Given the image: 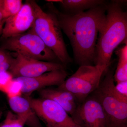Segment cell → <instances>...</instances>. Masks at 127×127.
Returning a JSON list of instances; mask_svg holds the SVG:
<instances>
[{
  "instance_id": "obj_22",
  "label": "cell",
  "mask_w": 127,
  "mask_h": 127,
  "mask_svg": "<svg viewBox=\"0 0 127 127\" xmlns=\"http://www.w3.org/2000/svg\"><path fill=\"white\" fill-rule=\"evenodd\" d=\"M3 0H0V25L5 19L3 17L2 12V5H3Z\"/></svg>"
},
{
  "instance_id": "obj_3",
  "label": "cell",
  "mask_w": 127,
  "mask_h": 127,
  "mask_svg": "<svg viewBox=\"0 0 127 127\" xmlns=\"http://www.w3.org/2000/svg\"><path fill=\"white\" fill-rule=\"evenodd\" d=\"M114 71L110 65L104 72V79L92 95L98 100L106 115L108 127H121L127 125V97L116 89Z\"/></svg>"
},
{
  "instance_id": "obj_15",
  "label": "cell",
  "mask_w": 127,
  "mask_h": 127,
  "mask_svg": "<svg viewBox=\"0 0 127 127\" xmlns=\"http://www.w3.org/2000/svg\"><path fill=\"white\" fill-rule=\"evenodd\" d=\"M119 58L117 66L114 74L116 82L127 81V48L123 46L117 51Z\"/></svg>"
},
{
  "instance_id": "obj_18",
  "label": "cell",
  "mask_w": 127,
  "mask_h": 127,
  "mask_svg": "<svg viewBox=\"0 0 127 127\" xmlns=\"http://www.w3.org/2000/svg\"><path fill=\"white\" fill-rule=\"evenodd\" d=\"M14 59L9 51L0 47V75L9 71Z\"/></svg>"
},
{
  "instance_id": "obj_10",
  "label": "cell",
  "mask_w": 127,
  "mask_h": 127,
  "mask_svg": "<svg viewBox=\"0 0 127 127\" xmlns=\"http://www.w3.org/2000/svg\"><path fill=\"white\" fill-rule=\"evenodd\" d=\"M35 17L31 1H26L17 14L6 19L1 36V40L23 34L31 30Z\"/></svg>"
},
{
  "instance_id": "obj_24",
  "label": "cell",
  "mask_w": 127,
  "mask_h": 127,
  "mask_svg": "<svg viewBox=\"0 0 127 127\" xmlns=\"http://www.w3.org/2000/svg\"><path fill=\"white\" fill-rule=\"evenodd\" d=\"M80 127V126H78V125H77V124H76V125H73V126H71V127Z\"/></svg>"
},
{
  "instance_id": "obj_8",
  "label": "cell",
  "mask_w": 127,
  "mask_h": 127,
  "mask_svg": "<svg viewBox=\"0 0 127 127\" xmlns=\"http://www.w3.org/2000/svg\"><path fill=\"white\" fill-rule=\"evenodd\" d=\"M14 59L8 72L13 78L33 77L45 73L65 69L66 66L54 62L42 61L13 53Z\"/></svg>"
},
{
  "instance_id": "obj_13",
  "label": "cell",
  "mask_w": 127,
  "mask_h": 127,
  "mask_svg": "<svg viewBox=\"0 0 127 127\" xmlns=\"http://www.w3.org/2000/svg\"><path fill=\"white\" fill-rule=\"evenodd\" d=\"M12 111L17 115L27 119L26 125L30 127H42L40 120L26 97L22 96L8 98Z\"/></svg>"
},
{
  "instance_id": "obj_23",
  "label": "cell",
  "mask_w": 127,
  "mask_h": 127,
  "mask_svg": "<svg viewBox=\"0 0 127 127\" xmlns=\"http://www.w3.org/2000/svg\"><path fill=\"white\" fill-rule=\"evenodd\" d=\"M5 19L0 25V36H1V34H2V29H3V26H4V24L5 23Z\"/></svg>"
},
{
  "instance_id": "obj_25",
  "label": "cell",
  "mask_w": 127,
  "mask_h": 127,
  "mask_svg": "<svg viewBox=\"0 0 127 127\" xmlns=\"http://www.w3.org/2000/svg\"><path fill=\"white\" fill-rule=\"evenodd\" d=\"M127 127V125H125V126H123V127Z\"/></svg>"
},
{
  "instance_id": "obj_16",
  "label": "cell",
  "mask_w": 127,
  "mask_h": 127,
  "mask_svg": "<svg viewBox=\"0 0 127 127\" xmlns=\"http://www.w3.org/2000/svg\"><path fill=\"white\" fill-rule=\"evenodd\" d=\"M22 0H3L2 12L4 19L16 15L23 5Z\"/></svg>"
},
{
  "instance_id": "obj_19",
  "label": "cell",
  "mask_w": 127,
  "mask_h": 127,
  "mask_svg": "<svg viewBox=\"0 0 127 127\" xmlns=\"http://www.w3.org/2000/svg\"><path fill=\"white\" fill-rule=\"evenodd\" d=\"M4 93L6 95L7 98L21 96L22 94L21 84L15 78H13Z\"/></svg>"
},
{
  "instance_id": "obj_9",
  "label": "cell",
  "mask_w": 127,
  "mask_h": 127,
  "mask_svg": "<svg viewBox=\"0 0 127 127\" xmlns=\"http://www.w3.org/2000/svg\"><path fill=\"white\" fill-rule=\"evenodd\" d=\"M71 117L81 127H108L106 115L100 103L92 95L78 104Z\"/></svg>"
},
{
  "instance_id": "obj_14",
  "label": "cell",
  "mask_w": 127,
  "mask_h": 127,
  "mask_svg": "<svg viewBox=\"0 0 127 127\" xmlns=\"http://www.w3.org/2000/svg\"><path fill=\"white\" fill-rule=\"evenodd\" d=\"M103 0H61L60 4L68 14H79L108 3Z\"/></svg>"
},
{
  "instance_id": "obj_7",
  "label": "cell",
  "mask_w": 127,
  "mask_h": 127,
  "mask_svg": "<svg viewBox=\"0 0 127 127\" xmlns=\"http://www.w3.org/2000/svg\"><path fill=\"white\" fill-rule=\"evenodd\" d=\"M26 97L36 114L47 127H70L76 125L71 116L58 103L50 99Z\"/></svg>"
},
{
  "instance_id": "obj_5",
  "label": "cell",
  "mask_w": 127,
  "mask_h": 127,
  "mask_svg": "<svg viewBox=\"0 0 127 127\" xmlns=\"http://www.w3.org/2000/svg\"><path fill=\"white\" fill-rule=\"evenodd\" d=\"M2 41L0 47L8 51L39 61L61 63L55 53L31 29Z\"/></svg>"
},
{
  "instance_id": "obj_12",
  "label": "cell",
  "mask_w": 127,
  "mask_h": 127,
  "mask_svg": "<svg viewBox=\"0 0 127 127\" xmlns=\"http://www.w3.org/2000/svg\"><path fill=\"white\" fill-rule=\"evenodd\" d=\"M41 97L50 99L58 103L71 116L79 104L74 95L70 92L57 88H45L38 91Z\"/></svg>"
},
{
  "instance_id": "obj_21",
  "label": "cell",
  "mask_w": 127,
  "mask_h": 127,
  "mask_svg": "<svg viewBox=\"0 0 127 127\" xmlns=\"http://www.w3.org/2000/svg\"><path fill=\"white\" fill-rule=\"evenodd\" d=\"M115 87L119 93L127 97V81L117 83Z\"/></svg>"
},
{
  "instance_id": "obj_11",
  "label": "cell",
  "mask_w": 127,
  "mask_h": 127,
  "mask_svg": "<svg viewBox=\"0 0 127 127\" xmlns=\"http://www.w3.org/2000/svg\"><path fill=\"white\" fill-rule=\"evenodd\" d=\"M67 76L65 69H62L45 73L35 77H18L15 79L21 84L22 93L25 96H30L35 91H38L46 87H59L66 80Z\"/></svg>"
},
{
  "instance_id": "obj_4",
  "label": "cell",
  "mask_w": 127,
  "mask_h": 127,
  "mask_svg": "<svg viewBox=\"0 0 127 127\" xmlns=\"http://www.w3.org/2000/svg\"><path fill=\"white\" fill-rule=\"evenodd\" d=\"M30 1L35 15L31 30L55 53L61 63L66 66L72 62L55 15L50 11H44L35 1Z\"/></svg>"
},
{
  "instance_id": "obj_6",
  "label": "cell",
  "mask_w": 127,
  "mask_h": 127,
  "mask_svg": "<svg viewBox=\"0 0 127 127\" xmlns=\"http://www.w3.org/2000/svg\"><path fill=\"white\" fill-rule=\"evenodd\" d=\"M109 67L82 65L58 87L72 93L79 103L84 101L100 85L102 75Z\"/></svg>"
},
{
  "instance_id": "obj_20",
  "label": "cell",
  "mask_w": 127,
  "mask_h": 127,
  "mask_svg": "<svg viewBox=\"0 0 127 127\" xmlns=\"http://www.w3.org/2000/svg\"><path fill=\"white\" fill-rule=\"evenodd\" d=\"M12 79L13 78L8 72L0 75V92L4 93Z\"/></svg>"
},
{
  "instance_id": "obj_1",
  "label": "cell",
  "mask_w": 127,
  "mask_h": 127,
  "mask_svg": "<svg viewBox=\"0 0 127 127\" xmlns=\"http://www.w3.org/2000/svg\"><path fill=\"white\" fill-rule=\"evenodd\" d=\"M108 2L79 14L59 11L52 3L49 11L56 18L72 47L75 62L79 66L94 65L98 32L104 21Z\"/></svg>"
},
{
  "instance_id": "obj_2",
  "label": "cell",
  "mask_w": 127,
  "mask_h": 127,
  "mask_svg": "<svg viewBox=\"0 0 127 127\" xmlns=\"http://www.w3.org/2000/svg\"><path fill=\"white\" fill-rule=\"evenodd\" d=\"M126 2L112 0L108 4L106 17L98 32L94 65L109 67L114 50L127 40V13L123 7Z\"/></svg>"
},
{
  "instance_id": "obj_17",
  "label": "cell",
  "mask_w": 127,
  "mask_h": 127,
  "mask_svg": "<svg viewBox=\"0 0 127 127\" xmlns=\"http://www.w3.org/2000/svg\"><path fill=\"white\" fill-rule=\"evenodd\" d=\"M27 119L11 111L7 113L4 120L0 124V127H24Z\"/></svg>"
}]
</instances>
